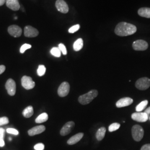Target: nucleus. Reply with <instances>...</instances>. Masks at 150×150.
<instances>
[{"label": "nucleus", "mask_w": 150, "mask_h": 150, "mask_svg": "<svg viewBox=\"0 0 150 150\" xmlns=\"http://www.w3.org/2000/svg\"><path fill=\"white\" fill-rule=\"evenodd\" d=\"M149 47V45L146 41L142 40H138L134 42L132 47L136 51H145Z\"/></svg>", "instance_id": "nucleus-8"}, {"label": "nucleus", "mask_w": 150, "mask_h": 150, "mask_svg": "<svg viewBox=\"0 0 150 150\" xmlns=\"http://www.w3.org/2000/svg\"><path fill=\"white\" fill-rule=\"evenodd\" d=\"M34 149L35 150H43L45 149V145L42 143H38L35 145Z\"/></svg>", "instance_id": "nucleus-32"}, {"label": "nucleus", "mask_w": 150, "mask_h": 150, "mask_svg": "<svg viewBox=\"0 0 150 150\" xmlns=\"http://www.w3.org/2000/svg\"><path fill=\"white\" fill-rule=\"evenodd\" d=\"M131 118L137 122H145L149 119V115L145 112H137L132 114Z\"/></svg>", "instance_id": "nucleus-9"}, {"label": "nucleus", "mask_w": 150, "mask_h": 150, "mask_svg": "<svg viewBox=\"0 0 150 150\" xmlns=\"http://www.w3.org/2000/svg\"><path fill=\"white\" fill-rule=\"evenodd\" d=\"M6 131L7 133L10 134H14V135H18L19 134L18 130L13 128H8L6 129Z\"/></svg>", "instance_id": "nucleus-31"}, {"label": "nucleus", "mask_w": 150, "mask_h": 150, "mask_svg": "<svg viewBox=\"0 0 150 150\" xmlns=\"http://www.w3.org/2000/svg\"><path fill=\"white\" fill-rule=\"evenodd\" d=\"M6 4L13 11H18L20 8V5L18 0H6Z\"/></svg>", "instance_id": "nucleus-16"}, {"label": "nucleus", "mask_w": 150, "mask_h": 150, "mask_svg": "<svg viewBox=\"0 0 150 150\" xmlns=\"http://www.w3.org/2000/svg\"><path fill=\"white\" fill-rule=\"evenodd\" d=\"M83 46V40L82 38H79L74 43L73 48L75 51H79L82 48Z\"/></svg>", "instance_id": "nucleus-20"}, {"label": "nucleus", "mask_w": 150, "mask_h": 150, "mask_svg": "<svg viewBox=\"0 0 150 150\" xmlns=\"http://www.w3.org/2000/svg\"><path fill=\"white\" fill-rule=\"evenodd\" d=\"M137 31L136 27L131 23L127 22H120L115 29V33L119 36L124 37L132 35Z\"/></svg>", "instance_id": "nucleus-1"}, {"label": "nucleus", "mask_w": 150, "mask_h": 150, "mask_svg": "<svg viewBox=\"0 0 150 150\" xmlns=\"http://www.w3.org/2000/svg\"><path fill=\"white\" fill-rule=\"evenodd\" d=\"M55 5L57 10L61 13H66L69 12V6L64 0H57Z\"/></svg>", "instance_id": "nucleus-10"}, {"label": "nucleus", "mask_w": 150, "mask_h": 150, "mask_svg": "<svg viewBox=\"0 0 150 150\" xmlns=\"http://www.w3.org/2000/svg\"><path fill=\"white\" fill-rule=\"evenodd\" d=\"M98 95V91L96 90H92L88 92L85 94H83L79 97V102L81 105H86L90 102L96 98Z\"/></svg>", "instance_id": "nucleus-2"}, {"label": "nucleus", "mask_w": 150, "mask_h": 150, "mask_svg": "<svg viewBox=\"0 0 150 150\" xmlns=\"http://www.w3.org/2000/svg\"><path fill=\"white\" fill-rule=\"evenodd\" d=\"M148 101L144 100L143 101L139 103V104L136 107V111L137 112H141L148 105Z\"/></svg>", "instance_id": "nucleus-23"}, {"label": "nucleus", "mask_w": 150, "mask_h": 150, "mask_svg": "<svg viewBox=\"0 0 150 150\" xmlns=\"http://www.w3.org/2000/svg\"><path fill=\"white\" fill-rule=\"evenodd\" d=\"M149 119H150V117H149Z\"/></svg>", "instance_id": "nucleus-40"}, {"label": "nucleus", "mask_w": 150, "mask_h": 150, "mask_svg": "<svg viewBox=\"0 0 150 150\" xmlns=\"http://www.w3.org/2000/svg\"><path fill=\"white\" fill-rule=\"evenodd\" d=\"M144 112L146 113H147L148 115H149V114H150V107H148V108L145 110Z\"/></svg>", "instance_id": "nucleus-37"}, {"label": "nucleus", "mask_w": 150, "mask_h": 150, "mask_svg": "<svg viewBox=\"0 0 150 150\" xmlns=\"http://www.w3.org/2000/svg\"><path fill=\"white\" fill-rule=\"evenodd\" d=\"M120 127V124L118 123H112L108 127V131L110 132H113L117 130Z\"/></svg>", "instance_id": "nucleus-26"}, {"label": "nucleus", "mask_w": 150, "mask_h": 150, "mask_svg": "<svg viewBox=\"0 0 150 150\" xmlns=\"http://www.w3.org/2000/svg\"><path fill=\"white\" fill-rule=\"evenodd\" d=\"M133 100L130 97H124L119 100L116 103V107L118 108L126 107L133 103Z\"/></svg>", "instance_id": "nucleus-14"}, {"label": "nucleus", "mask_w": 150, "mask_h": 150, "mask_svg": "<svg viewBox=\"0 0 150 150\" xmlns=\"http://www.w3.org/2000/svg\"><path fill=\"white\" fill-rule=\"evenodd\" d=\"M70 86L69 83L67 82H62L58 88V94L59 96L64 97L68 95L70 92Z\"/></svg>", "instance_id": "nucleus-6"}, {"label": "nucleus", "mask_w": 150, "mask_h": 150, "mask_svg": "<svg viewBox=\"0 0 150 150\" xmlns=\"http://www.w3.org/2000/svg\"><path fill=\"white\" fill-rule=\"evenodd\" d=\"M75 126V123L73 121H69L66 123L60 131V134L62 136H66L69 134L72 131L74 127Z\"/></svg>", "instance_id": "nucleus-12"}, {"label": "nucleus", "mask_w": 150, "mask_h": 150, "mask_svg": "<svg viewBox=\"0 0 150 150\" xmlns=\"http://www.w3.org/2000/svg\"><path fill=\"white\" fill-rule=\"evenodd\" d=\"M5 133V130L4 129L0 127V139H4Z\"/></svg>", "instance_id": "nucleus-33"}, {"label": "nucleus", "mask_w": 150, "mask_h": 150, "mask_svg": "<svg viewBox=\"0 0 150 150\" xmlns=\"http://www.w3.org/2000/svg\"><path fill=\"white\" fill-rule=\"evenodd\" d=\"M21 84L22 87L26 90H31L35 86V83L32 80L31 77L24 76L21 79Z\"/></svg>", "instance_id": "nucleus-5"}, {"label": "nucleus", "mask_w": 150, "mask_h": 150, "mask_svg": "<svg viewBox=\"0 0 150 150\" xmlns=\"http://www.w3.org/2000/svg\"><path fill=\"white\" fill-rule=\"evenodd\" d=\"M106 132V129L104 127H102L98 129L96 134V137L98 141H101L105 137Z\"/></svg>", "instance_id": "nucleus-19"}, {"label": "nucleus", "mask_w": 150, "mask_h": 150, "mask_svg": "<svg viewBox=\"0 0 150 150\" xmlns=\"http://www.w3.org/2000/svg\"><path fill=\"white\" fill-rule=\"evenodd\" d=\"M48 116L46 113H42L35 120V122L37 123H41L45 122L47 121Z\"/></svg>", "instance_id": "nucleus-21"}, {"label": "nucleus", "mask_w": 150, "mask_h": 150, "mask_svg": "<svg viewBox=\"0 0 150 150\" xmlns=\"http://www.w3.org/2000/svg\"><path fill=\"white\" fill-rule=\"evenodd\" d=\"M140 150H150V144H146L144 145Z\"/></svg>", "instance_id": "nucleus-34"}, {"label": "nucleus", "mask_w": 150, "mask_h": 150, "mask_svg": "<svg viewBox=\"0 0 150 150\" xmlns=\"http://www.w3.org/2000/svg\"><path fill=\"white\" fill-rule=\"evenodd\" d=\"M22 29L21 27L17 25H11L8 28V32L12 36L15 38H19L22 34Z\"/></svg>", "instance_id": "nucleus-13"}, {"label": "nucleus", "mask_w": 150, "mask_h": 150, "mask_svg": "<svg viewBox=\"0 0 150 150\" xmlns=\"http://www.w3.org/2000/svg\"><path fill=\"white\" fill-rule=\"evenodd\" d=\"M132 136L134 141L139 142L142 139L144 135L143 128L138 125H134L132 128Z\"/></svg>", "instance_id": "nucleus-3"}, {"label": "nucleus", "mask_w": 150, "mask_h": 150, "mask_svg": "<svg viewBox=\"0 0 150 150\" xmlns=\"http://www.w3.org/2000/svg\"><path fill=\"white\" fill-rule=\"evenodd\" d=\"M5 144L4 140L2 139H0V147H4L5 146Z\"/></svg>", "instance_id": "nucleus-36"}, {"label": "nucleus", "mask_w": 150, "mask_h": 150, "mask_svg": "<svg viewBox=\"0 0 150 150\" xmlns=\"http://www.w3.org/2000/svg\"><path fill=\"white\" fill-rule=\"evenodd\" d=\"M83 135V133H78L75 134L67 141V144L69 145H75L82 139Z\"/></svg>", "instance_id": "nucleus-17"}, {"label": "nucleus", "mask_w": 150, "mask_h": 150, "mask_svg": "<svg viewBox=\"0 0 150 150\" xmlns=\"http://www.w3.org/2000/svg\"><path fill=\"white\" fill-rule=\"evenodd\" d=\"M9 140H10V141H11V140H12V139H11V137H10V138H9Z\"/></svg>", "instance_id": "nucleus-39"}, {"label": "nucleus", "mask_w": 150, "mask_h": 150, "mask_svg": "<svg viewBox=\"0 0 150 150\" xmlns=\"http://www.w3.org/2000/svg\"><path fill=\"white\" fill-rule=\"evenodd\" d=\"M9 123V120L7 117H0V126Z\"/></svg>", "instance_id": "nucleus-29"}, {"label": "nucleus", "mask_w": 150, "mask_h": 150, "mask_svg": "<svg viewBox=\"0 0 150 150\" xmlns=\"http://www.w3.org/2000/svg\"><path fill=\"white\" fill-rule=\"evenodd\" d=\"M59 50L61 51L62 54H64V55L67 54V50H66L65 46L63 43H59Z\"/></svg>", "instance_id": "nucleus-30"}, {"label": "nucleus", "mask_w": 150, "mask_h": 150, "mask_svg": "<svg viewBox=\"0 0 150 150\" xmlns=\"http://www.w3.org/2000/svg\"><path fill=\"white\" fill-rule=\"evenodd\" d=\"M6 0H0V6L3 5L6 2Z\"/></svg>", "instance_id": "nucleus-38"}, {"label": "nucleus", "mask_w": 150, "mask_h": 150, "mask_svg": "<svg viewBox=\"0 0 150 150\" xmlns=\"http://www.w3.org/2000/svg\"><path fill=\"white\" fill-rule=\"evenodd\" d=\"M38 30L31 26H27L24 29V35L27 38H35L38 35Z\"/></svg>", "instance_id": "nucleus-11"}, {"label": "nucleus", "mask_w": 150, "mask_h": 150, "mask_svg": "<svg viewBox=\"0 0 150 150\" xmlns=\"http://www.w3.org/2000/svg\"><path fill=\"white\" fill-rule=\"evenodd\" d=\"M136 87L139 90H146L150 86V79L147 77H142L136 82Z\"/></svg>", "instance_id": "nucleus-4"}, {"label": "nucleus", "mask_w": 150, "mask_h": 150, "mask_svg": "<svg viewBox=\"0 0 150 150\" xmlns=\"http://www.w3.org/2000/svg\"><path fill=\"white\" fill-rule=\"evenodd\" d=\"M51 54L56 57H59L61 55V52L59 47H53L50 51Z\"/></svg>", "instance_id": "nucleus-24"}, {"label": "nucleus", "mask_w": 150, "mask_h": 150, "mask_svg": "<svg viewBox=\"0 0 150 150\" xmlns=\"http://www.w3.org/2000/svg\"><path fill=\"white\" fill-rule=\"evenodd\" d=\"M6 67L4 65H0V75L4 73Z\"/></svg>", "instance_id": "nucleus-35"}, {"label": "nucleus", "mask_w": 150, "mask_h": 150, "mask_svg": "<svg viewBox=\"0 0 150 150\" xmlns=\"http://www.w3.org/2000/svg\"><path fill=\"white\" fill-rule=\"evenodd\" d=\"M33 114V108L31 106L26 107L22 112V115L26 118H30Z\"/></svg>", "instance_id": "nucleus-22"}, {"label": "nucleus", "mask_w": 150, "mask_h": 150, "mask_svg": "<svg viewBox=\"0 0 150 150\" xmlns=\"http://www.w3.org/2000/svg\"><path fill=\"white\" fill-rule=\"evenodd\" d=\"M5 87L7 93L10 96H14L16 93V85L15 81L11 79H8L6 83Z\"/></svg>", "instance_id": "nucleus-7"}, {"label": "nucleus", "mask_w": 150, "mask_h": 150, "mask_svg": "<svg viewBox=\"0 0 150 150\" xmlns=\"http://www.w3.org/2000/svg\"><path fill=\"white\" fill-rule=\"evenodd\" d=\"M46 129V127L43 125L37 126L28 131V134L30 136H33L36 134H40L43 132Z\"/></svg>", "instance_id": "nucleus-15"}, {"label": "nucleus", "mask_w": 150, "mask_h": 150, "mask_svg": "<svg viewBox=\"0 0 150 150\" xmlns=\"http://www.w3.org/2000/svg\"><path fill=\"white\" fill-rule=\"evenodd\" d=\"M138 14L139 16L145 18H150V8L142 7L139 8L138 11Z\"/></svg>", "instance_id": "nucleus-18"}, {"label": "nucleus", "mask_w": 150, "mask_h": 150, "mask_svg": "<svg viewBox=\"0 0 150 150\" xmlns=\"http://www.w3.org/2000/svg\"><path fill=\"white\" fill-rule=\"evenodd\" d=\"M31 47L32 46L30 44H27V43L23 44L20 48V52L21 54H23L27 50L31 48Z\"/></svg>", "instance_id": "nucleus-27"}, {"label": "nucleus", "mask_w": 150, "mask_h": 150, "mask_svg": "<svg viewBox=\"0 0 150 150\" xmlns=\"http://www.w3.org/2000/svg\"><path fill=\"white\" fill-rule=\"evenodd\" d=\"M80 25H79V24L76 25H74V26L70 27L69 30V32L70 33H74L75 32H77L80 29Z\"/></svg>", "instance_id": "nucleus-28"}, {"label": "nucleus", "mask_w": 150, "mask_h": 150, "mask_svg": "<svg viewBox=\"0 0 150 150\" xmlns=\"http://www.w3.org/2000/svg\"><path fill=\"white\" fill-rule=\"evenodd\" d=\"M46 70V69L44 65H40L38 67V70H37L38 75L39 76H42L45 74Z\"/></svg>", "instance_id": "nucleus-25"}]
</instances>
